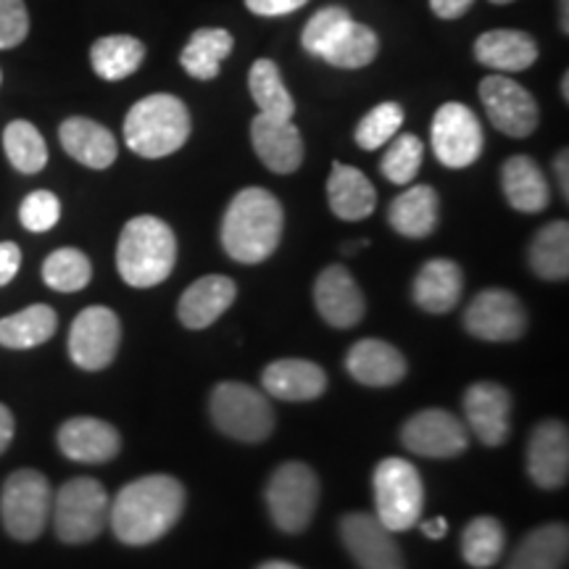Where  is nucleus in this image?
<instances>
[{
  "instance_id": "f257e3e1",
  "label": "nucleus",
  "mask_w": 569,
  "mask_h": 569,
  "mask_svg": "<svg viewBox=\"0 0 569 569\" xmlns=\"http://www.w3.org/2000/svg\"><path fill=\"white\" fill-rule=\"evenodd\" d=\"M184 488L172 475H146L119 490L109 507V525L122 543L148 546L180 522Z\"/></svg>"
},
{
  "instance_id": "f03ea898",
  "label": "nucleus",
  "mask_w": 569,
  "mask_h": 569,
  "mask_svg": "<svg viewBox=\"0 0 569 569\" xmlns=\"http://www.w3.org/2000/svg\"><path fill=\"white\" fill-rule=\"evenodd\" d=\"M284 230V211L264 188H246L232 198L222 219V246L240 264H261L277 251Z\"/></svg>"
},
{
  "instance_id": "7ed1b4c3",
  "label": "nucleus",
  "mask_w": 569,
  "mask_h": 569,
  "mask_svg": "<svg viewBox=\"0 0 569 569\" xmlns=\"http://www.w3.org/2000/svg\"><path fill=\"white\" fill-rule=\"evenodd\" d=\"M177 238L163 219L142 213L124 224L117 246V269L132 288H153L172 274Z\"/></svg>"
},
{
  "instance_id": "20e7f679",
  "label": "nucleus",
  "mask_w": 569,
  "mask_h": 569,
  "mask_svg": "<svg viewBox=\"0 0 569 569\" xmlns=\"http://www.w3.org/2000/svg\"><path fill=\"white\" fill-rule=\"evenodd\" d=\"M193 122L180 98L156 92L138 101L124 119V142L142 159H163L188 142Z\"/></svg>"
},
{
  "instance_id": "39448f33",
  "label": "nucleus",
  "mask_w": 569,
  "mask_h": 569,
  "mask_svg": "<svg viewBox=\"0 0 569 569\" xmlns=\"http://www.w3.org/2000/svg\"><path fill=\"white\" fill-rule=\"evenodd\" d=\"M209 409L217 430L240 443H261L274 432L272 403L261 390L246 382H219Z\"/></svg>"
},
{
  "instance_id": "423d86ee",
  "label": "nucleus",
  "mask_w": 569,
  "mask_h": 569,
  "mask_svg": "<svg viewBox=\"0 0 569 569\" xmlns=\"http://www.w3.org/2000/svg\"><path fill=\"white\" fill-rule=\"evenodd\" d=\"M319 496H322V486H319L317 472L309 465L288 461V465L277 467L264 490L274 528L288 532V536L303 532L315 519Z\"/></svg>"
},
{
  "instance_id": "0eeeda50",
  "label": "nucleus",
  "mask_w": 569,
  "mask_h": 569,
  "mask_svg": "<svg viewBox=\"0 0 569 569\" xmlns=\"http://www.w3.org/2000/svg\"><path fill=\"white\" fill-rule=\"evenodd\" d=\"M109 493L103 482L92 478H74L63 482L53 498V528L63 543L80 546L101 536L109 525Z\"/></svg>"
},
{
  "instance_id": "6e6552de",
  "label": "nucleus",
  "mask_w": 569,
  "mask_h": 569,
  "mask_svg": "<svg viewBox=\"0 0 569 569\" xmlns=\"http://www.w3.org/2000/svg\"><path fill=\"white\" fill-rule=\"evenodd\" d=\"M375 517L390 532L411 530L425 509V482L407 459H382L375 469Z\"/></svg>"
},
{
  "instance_id": "1a4fd4ad",
  "label": "nucleus",
  "mask_w": 569,
  "mask_h": 569,
  "mask_svg": "<svg viewBox=\"0 0 569 569\" xmlns=\"http://www.w3.org/2000/svg\"><path fill=\"white\" fill-rule=\"evenodd\" d=\"M53 507L51 482L38 469H17L0 493V519L11 538L38 540Z\"/></svg>"
},
{
  "instance_id": "9d476101",
  "label": "nucleus",
  "mask_w": 569,
  "mask_h": 569,
  "mask_svg": "<svg viewBox=\"0 0 569 569\" xmlns=\"http://www.w3.org/2000/svg\"><path fill=\"white\" fill-rule=\"evenodd\" d=\"M430 140L436 159L448 169H467L480 159L486 134L480 119L465 103H443L430 124Z\"/></svg>"
},
{
  "instance_id": "9b49d317",
  "label": "nucleus",
  "mask_w": 569,
  "mask_h": 569,
  "mask_svg": "<svg viewBox=\"0 0 569 569\" xmlns=\"http://www.w3.org/2000/svg\"><path fill=\"white\" fill-rule=\"evenodd\" d=\"M465 327L469 336L486 343H511L528 330V311L509 290L488 288L469 301Z\"/></svg>"
},
{
  "instance_id": "f8f14e48",
  "label": "nucleus",
  "mask_w": 569,
  "mask_h": 569,
  "mask_svg": "<svg viewBox=\"0 0 569 569\" xmlns=\"http://www.w3.org/2000/svg\"><path fill=\"white\" fill-rule=\"evenodd\" d=\"M122 343V325L119 317L106 306H90L71 322L69 356L80 369L98 372L117 359Z\"/></svg>"
},
{
  "instance_id": "ddd939ff",
  "label": "nucleus",
  "mask_w": 569,
  "mask_h": 569,
  "mask_svg": "<svg viewBox=\"0 0 569 569\" xmlns=\"http://www.w3.org/2000/svg\"><path fill=\"white\" fill-rule=\"evenodd\" d=\"M480 101L486 106L490 124L507 138H528L536 132L540 111L530 90L503 74H490L480 82Z\"/></svg>"
},
{
  "instance_id": "4468645a",
  "label": "nucleus",
  "mask_w": 569,
  "mask_h": 569,
  "mask_svg": "<svg viewBox=\"0 0 569 569\" xmlns=\"http://www.w3.org/2000/svg\"><path fill=\"white\" fill-rule=\"evenodd\" d=\"M401 440L411 453L425 459L461 457L469 446V430L446 409H422L401 427Z\"/></svg>"
},
{
  "instance_id": "2eb2a0df",
  "label": "nucleus",
  "mask_w": 569,
  "mask_h": 569,
  "mask_svg": "<svg viewBox=\"0 0 569 569\" xmlns=\"http://www.w3.org/2000/svg\"><path fill=\"white\" fill-rule=\"evenodd\" d=\"M340 538L359 569H407L393 532L367 511H351L340 519Z\"/></svg>"
},
{
  "instance_id": "dca6fc26",
  "label": "nucleus",
  "mask_w": 569,
  "mask_h": 569,
  "mask_svg": "<svg viewBox=\"0 0 569 569\" xmlns=\"http://www.w3.org/2000/svg\"><path fill=\"white\" fill-rule=\"evenodd\" d=\"M465 417L482 446H503L511 432V393L498 382H475L465 393Z\"/></svg>"
},
{
  "instance_id": "f3484780",
  "label": "nucleus",
  "mask_w": 569,
  "mask_h": 569,
  "mask_svg": "<svg viewBox=\"0 0 569 569\" xmlns=\"http://www.w3.org/2000/svg\"><path fill=\"white\" fill-rule=\"evenodd\" d=\"M315 303L319 317L330 327H338V330L356 327L365 319L367 311V301L359 282L340 264H332L319 272L315 282Z\"/></svg>"
},
{
  "instance_id": "a211bd4d",
  "label": "nucleus",
  "mask_w": 569,
  "mask_h": 569,
  "mask_svg": "<svg viewBox=\"0 0 569 569\" xmlns=\"http://www.w3.org/2000/svg\"><path fill=\"white\" fill-rule=\"evenodd\" d=\"M530 480L543 490H559L569 478V432L559 419H546L532 430L528 443Z\"/></svg>"
},
{
  "instance_id": "6ab92c4d",
  "label": "nucleus",
  "mask_w": 569,
  "mask_h": 569,
  "mask_svg": "<svg viewBox=\"0 0 569 569\" xmlns=\"http://www.w3.org/2000/svg\"><path fill=\"white\" fill-rule=\"evenodd\" d=\"M61 453L80 465H103L122 451L117 427L96 417L67 419L59 430Z\"/></svg>"
},
{
  "instance_id": "aec40b11",
  "label": "nucleus",
  "mask_w": 569,
  "mask_h": 569,
  "mask_svg": "<svg viewBox=\"0 0 569 569\" xmlns=\"http://www.w3.org/2000/svg\"><path fill=\"white\" fill-rule=\"evenodd\" d=\"M251 142L259 161L274 174H293L303 163V140L293 119L256 117L251 122Z\"/></svg>"
},
{
  "instance_id": "412c9836",
  "label": "nucleus",
  "mask_w": 569,
  "mask_h": 569,
  "mask_svg": "<svg viewBox=\"0 0 569 569\" xmlns=\"http://www.w3.org/2000/svg\"><path fill=\"white\" fill-rule=\"evenodd\" d=\"M346 369L359 386L390 388L407 377V359L386 340L365 338L346 353Z\"/></svg>"
},
{
  "instance_id": "4be33fe9",
  "label": "nucleus",
  "mask_w": 569,
  "mask_h": 569,
  "mask_svg": "<svg viewBox=\"0 0 569 569\" xmlns=\"http://www.w3.org/2000/svg\"><path fill=\"white\" fill-rule=\"evenodd\" d=\"M234 298H238V284L232 277L206 274L180 296L177 317L188 330H206L230 309Z\"/></svg>"
},
{
  "instance_id": "5701e85b",
  "label": "nucleus",
  "mask_w": 569,
  "mask_h": 569,
  "mask_svg": "<svg viewBox=\"0 0 569 569\" xmlns=\"http://www.w3.org/2000/svg\"><path fill=\"white\" fill-rule=\"evenodd\" d=\"M261 386L272 398L290 403L317 401L327 390V375L317 361L277 359L261 372Z\"/></svg>"
},
{
  "instance_id": "b1692460",
  "label": "nucleus",
  "mask_w": 569,
  "mask_h": 569,
  "mask_svg": "<svg viewBox=\"0 0 569 569\" xmlns=\"http://www.w3.org/2000/svg\"><path fill=\"white\" fill-rule=\"evenodd\" d=\"M461 290H465V274L451 259H432L419 269L411 284V298L427 315H448L457 309Z\"/></svg>"
},
{
  "instance_id": "393cba45",
  "label": "nucleus",
  "mask_w": 569,
  "mask_h": 569,
  "mask_svg": "<svg viewBox=\"0 0 569 569\" xmlns=\"http://www.w3.org/2000/svg\"><path fill=\"white\" fill-rule=\"evenodd\" d=\"M327 201L338 219L343 222H361L372 217L377 206V190L369 177L356 167L346 163H332V174L327 180Z\"/></svg>"
},
{
  "instance_id": "a878e982",
  "label": "nucleus",
  "mask_w": 569,
  "mask_h": 569,
  "mask_svg": "<svg viewBox=\"0 0 569 569\" xmlns=\"http://www.w3.org/2000/svg\"><path fill=\"white\" fill-rule=\"evenodd\" d=\"M59 140L71 159L88 169H109L117 161V138L103 124L84 117H71L61 124Z\"/></svg>"
},
{
  "instance_id": "bb28decb",
  "label": "nucleus",
  "mask_w": 569,
  "mask_h": 569,
  "mask_svg": "<svg viewBox=\"0 0 569 569\" xmlns=\"http://www.w3.org/2000/svg\"><path fill=\"white\" fill-rule=\"evenodd\" d=\"M475 59L482 67L515 74L538 61V42L532 34L519 30H490L475 42Z\"/></svg>"
},
{
  "instance_id": "cd10ccee",
  "label": "nucleus",
  "mask_w": 569,
  "mask_h": 569,
  "mask_svg": "<svg viewBox=\"0 0 569 569\" xmlns=\"http://www.w3.org/2000/svg\"><path fill=\"white\" fill-rule=\"evenodd\" d=\"M501 188L511 209L522 213H538L551 203L549 180L530 156H511L503 163Z\"/></svg>"
},
{
  "instance_id": "c85d7f7f",
  "label": "nucleus",
  "mask_w": 569,
  "mask_h": 569,
  "mask_svg": "<svg viewBox=\"0 0 569 569\" xmlns=\"http://www.w3.org/2000/svg\"><path fill=\"white\" fill-rule=\"evenodd\" d=\"M388 224L398 234L422 240L438 227V193L430 184H411L388 209Z\"/></svg>"
},
{
  "instance_id": "c756f323",
  "label": "nucleus",
  "mask_w": 569,
  "mask_h": 569,
  "mask_svg": "<svg viewBox=\"0 0 569 569\" xmlns=\"http://www.w3.org/2000/svg\"><path fill=\"white\" fill-rule=\"evenodd\" d=\"M569 557L567 525L551 522L519 540L507 569H565Z\"/></svg>"
},
{
  "instance_id": "7c9ffc66",
  "label": "nucleus",
  "mask_w": 569,
  "mask_h": 569,
  "mask_svg": "<svg viewBox=\"0 0 569 569\" xmlns=\"http://www.w3.org/2000/svg\"><path fill=\"white\" fill-rule=\"evenodd\" d=\"M146 59V46L130 34H109L92 42L90 63L92 71L106 82H119L132 77Z\"/></svg>"
},
{
  "instance_id": "2f4dec72",
  "label": "nucleus",
  "mask_w": 569,
  "mask_h": 569,
  "mask_svg": "<svg viewBox=\"0 0 569 569\" xmlns=\"http://www.w3.org/2000/svg\"><path fill=\"white\" fill-rule=\"evenodd\" d=\"M530 269L540 280L561 282L569 274V224L565 219L540 227L530 243Z\"/></svg>"
},
{
  "instance_id": "473e14b6",
  "label": "nucleus",
  "mask_w": 569,
  "mask_h": 569,
  "mask_svg": "<svg viewBox=\"0 0 569 569\" xmlns=\"http://www.w3.org/2000/svg\"><path fill=\"white\" fill-rule=\"evenodd\" d=\"M56 327H59V317H56L51 306H27L19 315L0 319V346L19 348V351L38 348L53 338Z\"/></svg>"
},
{
  "instance_id": "72a5a7b5",
  "label": "nucleus",
  "mask_w": 569,
  "mask_h": 569,
  "mask_svg": "<svg viewBox=\"0 0 569 569\" xmlns=\"http://www.w3.org/2000/svg\"><path fill=\"white\" fill-rule=\"evenodd\" d=\"M232 46L234 38L227 30H217V27L198 30L180 56L182 69L196 80H213L222 69V61L232 53Z\"/></svg>"
},
{
  "instance_id": "f704fd0d",
  "label": "nucleus",
  "mask_w": 569,
  "mask_h": 569,
  "mask_svg": "<svg viewBox=\"0 0 569 569\" xmlns=\"http://www.w3.org/2000/svg\"><path fill=\"white\" fill-rule=\"evenodd\" d=\"M248 88H251L253 103L259 106L261 117L269 119H293L296 101L284 88L280 69L274 61L259 59L248 74Z\"/></svg>"
},
{
  "instance_id": "c9c22d12",
  "label": "nucleus",
  "mask_w": 569,
  "mask_h": 569,
  "mask_svg": "<svg viewBox=\"0 0 569 569\" xmlns=\"http://www.w3.org/2000/svg\"><path fill=\"white\" fill-rule=\"evenodd\" d=\"M507 532L496 517H475L461 532V557L469 567L488 569L501 559Z\"/></svg>"
},
{
  "instance_id": "e433bc0d",
  "label": "nucleus",
  "mask_w": 569,
  "mask_h": 569,
  "mask_svg": "<svg viewBox=\"0 0 569 569\" xmlns=\"http://www.w3.org/2000/svg\"><path fill=\"white\" fill-rule=\"evenodd\" d=\"M3 148L9 156L11 167L19 169L21 174H38L48 163V146L38 132V127L17 119L6 127L3 132Z\"/></svg>"
},
{
  "instance_id": "4c0bfd02",
  "label": "nucleus",
  "mask_w": 569,
  "mask_h": 569,
  "mask_svg": "<svg viewBox=\"0 0 569 569\" xmlns=\"http://www.w3.org/2000/svg\"><path fill=\"white\" fill-rule=\"evenodd\" d=\"M90 277V259L77 248H59L42 264V280L59 293H77V290L88 288Z\"/></svg>"
},
{
  "instance_id": "58836bf2",
  "label": "nucleus",
  "mask_w": 569,
  "mask_h": 569,
  "mask_svg": "<svg viewBox=\"0 0 569 569\" xmlns=\"http://www.w3.org/2000/svg\"><path fill=\"white\" fill-rule=\"evenodd\" d=\"M377 51H380V40H377L375 30L351 21V27L340 34V40L325 53L322 61L338 69H361L377 59Z\"/></svg>"
},
{
  "instance_id": "ea45409f",
  "label": "nucleus",
  "mask_w": 569,
  "mask_h": 569,
  "mask_svg": "<svg viewBox=\"0 0 569 569\" xmlns=\"http://www.w3.org/2000/svg\"><path fill=\"white\" fill-rule=\"evenodd\" d=\"M351 13L340 6H327V9H319L315 17L306 21L303 32H301V42L303 51L315 59H325V53L330 51L332 46L340 40L348 27H351Z\"/></svg>"
},
{
  "instance_id": "a19ab883",
  "label": "nucleus",
  "mask_w": 569,
  "mask_h": 569,
  "mask_svg": "<svg viewBox=\"0 0 569 569\" xmlns=\"http://www.w3.org/2000/svg\"><path fill=\"white\" fill-rule=\"evenodd\" d=\"M425 159V146L417 134H396L393 140L388 142V151L382 156V174L386 180L393 184H411L415 177L419 174V167H422Z\"/></svg>"
},
{
  "instance_id": "79ce46f5",
  "label": "nucleus",
  "mask_w": 569,
  "mask_h": 569,
  "mask_svg": "<svg viewBox=\"0 0 569 569\" xmlns=\"http://www.w3.org/2000/svg\"><path fill=\"white\" fill-rule=\"evenodd\" d=\"M401 127H403V109L398 103L388 101V103L375 106V109L361 119L359 127H356L353 138L359 142V148H365V151H377V148L388 146Z\"/></svg>"
},
{
  "instance_id": "37998d69",
  "label": "nucleus",
  "mask_w": 569,
  "mask_h": 569,
  "mask_svg": "<svg viewBox=\"0 0 569 569\" xmlns=\"http://www.w3.org/2000/svg\"><path fill=\"white\" fill-rule=\"evenodd\" d=\"M19 219L24 230L30 232H48L59 224L61 219V201L51 190H34L21 201Z\"/></svg>"
},
{
  "instance_id": "c03bdc74",
  "label": "nucleus",
  "mask_w": 569,
  "mask_h": 569,
  "mask_svg": "<svg viewBox=\"0 0 569 569\" xmlns=\"http://www.w3.org/2000/svg\"><path fill=\"white\" fill-rule=\"evenodd\" d=\"M30 34V13L24 0H0V51L17 48Z\"/></svg>"
},
{
  "instance_id": "a18cd8bd",
  "label": "nucleus",
  "mask_w": 569,
  "mask_h": 569,
  "mask_svg": "<svg viewBox=\"0 0 569 569\" xmlns=\"http://www.w3.org/2000/svg\"><path fill=\"white\" fill-rule=\"evenodd\" d=\"M309 0H246L248 11H253L256 17H284V13H293Z\"/></svg>"
},
{
  "instance_id": "49530a36",
  "label": "nucleus",
  "mask_w": 569,
  "mask_h": 569,
  "mask_svg": "<svg viewBox=\"0 0 569 569\" xmlns=\"http://www.w3.org/2000/svg\"><path fill=\"white\" fill-rule=\"evenodd\" d=\"M21 267V251L17 243H0V288L17 277Z\"/></svg>"
},
{
  "instance_id": "de8ad7c7",
  "label": "nucleus",
  "mask_w": 569,
  "mask_h": 569,
  "mask_svg": "<svg viewBox=\"0 0 569 569\" xmlns=\"http://www.w3.org/2000/svg\"><path fill=\"white\" fill-rule=\"evenodd\" d=\"M475 0H430V9L440 19H459L472 9Z\"/></svg>"
},
{
  "instance_id": "09e8293b",
  "label": "nucleus",
  "mask_w": 569,
  "mask_h": 569,
  "mask_svg": "<svg viewBox=\"0 0 569 569\" xmlns=\"http://www.w3.org/2000/svg\"><path fill=\"white\" fill-rule=\"evenodd\" d=\"M13 440V415L9 411V407L0 403V453L11 446Z\"/></svg>"
},
{
  "instance_id": "8fccbe9b",
  "label": "nucleus",
  "mask_w": 569,
  "mask_h": 569,
  "mask_svg": "<svg viewBox=\"0 0 569 569\" xmlns=\"http://www.w3.org/2000/svg\"><path fill=\"white\" fill-rule=\"evenodd\" d=\"M567 151H561L557 156V161H553V172H557V180H559V188H561V196H565V201L569 198V177H567Z\"/></svg>"
},
{
  "instance_id": "3c124183",
  "label": "nucleus",
  "mask_w": 569,
  "mask_h": 569,
  "mask_svg": "<svg viewBox=\"0 0 569 569\" xmlns=\"http://www.w3.org/2000/svg\"><path fill=\"white\" fill-rule=\"evenodd\" d=\"M422 532L427 538H432V540H440V538H446V532H448V522L443 517H436V519H430V522H425L422 525Z\"/></svg>"
},
{
  "instance_id": "603ef678",
  "label": "nucleus",
  "mask_w": 569,
  "mask_h": 569,
  "mask_svg": "<svg viewBox=\"0 0 569 569\" xmlns=\"http://www.w3.org/2000/svg\"><path fill=\"white\" fill-rule=\"evenodd\" d=\"M259 569H301V567L290 565V561H280V559H274V561H264V565H261Z\"/></svg>"
},
{
  "instance_id": "864d4df0",
  "label": "nucleus",
  "mask_w": 569,
  "mask_h": 569,
  "mask_svg": "<svg viewBox=\"0 0 569 569\" xmlns=\"http://www.w3.org/2000/svg\"><path fill=\"white\" fill-rule=\"evenodd\" d=\"M567 9H569V0H561V32H569V24H567Z\"/></svg>"
},
{
  "instance_id": "5fc2aeb1",
  "label": "nucleus",
  "mask_w": 569,
  "mask_h": 569,
  "mask_svg": "<svg viewBox=\"0 0 569 569\" xmlns=\"http://www.w3.org/2000/svg\"><path fill=\"white\" fill-rule=\"evenodd\" d=\"M567 84H569V77L565 74V77H561V98H565V101H569V88H567Z\"/></svg>"
},
{
  "instance_id": "6e6d98bb",
  "label": "nucleus",
  "mask_w": 569,
  "mask_h": 569,
  "mask_svg": "<svg viewBox=\"0 0 569 569\" xmlns=\"http://www.w3.org/2000/svg\"><path fill=\"white\" fill-rule=\"evenodd\" d=\"M490 3H496V6H507V3H515V0H490Z\"/></svg>"
},
{
  "instance_id": "4d7b16f0",
  "label": "nucleus",
  "mask_w": 569,
  "mask_h": 569,
  "mask_svg": "<svg viewBox=\"0 0 569 569\" xmlns=\"http://www.w3.org/2000/svg\"><path fill=\"white\" fill-rule=\"evenodd\" d=\"M0 80H3V74H0Z\"/></svg>"
}]
</instances>
